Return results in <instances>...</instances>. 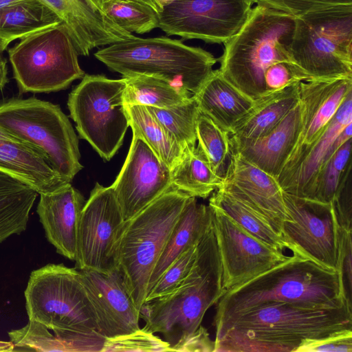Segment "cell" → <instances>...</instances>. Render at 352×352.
Masks as SVG:
<instances>
[{"mask_svg": "<svg viewBox=\"0 0 352 352\" xmlns=\"http://www.w3.org/2000/svg\"><path fill=\"white\" fill-rule=\"evenodd\" d=\"M217 189L263 216L283 237V224L288 215L277 179L233 151L227 175Z\"/></svg>", "mask_w": 352, "mask_h": 352, "instance_id": "cell-19", "label": "cell"}, {"mask_svg": "<svg viewBox=\"0 0 352 352\" xmlns=\"http://www.w3.org/2000/svg\"><path fill=\"white\" fill-rule=\"evenodd\" d=\"M61 23L41 0H21L0 7V38L10 43Z\"/></svg>", "mask_w": 352, "mask_h": 352, "instance_id": "cell-29", "label": "cell"}, {"mask_svg": "<svg viewBox=\"0 0 352 352\" xmlns=\"http://www.w3.org/2000/svg\"><path fill=\"white\" fill-rule=\"evenodd\" d=\"M198 243L183 252L164 272L148 292L145 302L170 294L183 281L195 260Z\"/></svg>", "mask_w": 352, "mask_h": 352, "instance_id": "cell-39", "label": "cell"}, {"mask_svg": "<svg viewBox=\"0 0 352 352\" xmlns=\"http://www.w3.org/2000/svg\"><path fill=\"white\" fill-rule=\"evenodd\" d=\"M351 138L344 142L322 167L314 182L310 199L326 204L333 201L351 166Z\"/></svg>", "mask_w": 352, "mask_h": 352, "instance_id": "cell-37", "label": "cell"}, {"mask_svg": "<svg viewBox=\"0 0 352 352\" xmlns=\"http://www.w3.org/2000/svg\"><path fill=\"white\" fill-rule=\"evenodd\" d=\"M145 107L183 151L196 146V126L200 111L193 96L182 104L168 109Z\"/></svg>", "mask_w": 352, "mask_h": 352, "instance_id": "cell-36", "label": "cell"}, {"mask_svg": "<svg viewBox=\"0 0 352 352\" xmlns=\"http://www.w3.org/2000/svg\"><path fill=\"white\" fill-rule=\"evenodd\" d=\"M209 204L221 209L245 230L265 243L283 250L290 245L276 231L263 216L254 209L221 189H217Z\"/></svg>", "mask_w": 352, "mask_h": 352, "instance_id": "cell-34", "label": "cell"}, {"mask_svg": "<svg viewBox=\"0 0 352 352\" xmlns=\"http://www.w3.org/2000/svg\"><path fill=\"white\" fill-rule=\"evenodd\" d=\"M190 197L172 188L124 222L116 269L138 309L145 302L151 273Z\"/></svg>", "mask_w": 352, "mask_h": 352, "instance_id": "cell-7", "label": "cell"}, {"mask_svg": "<svg viewBox=\"0 0 352 352\" xmlns=\"http://www.w3.org/2000/svg\"><path fill=\"white\" fill-rule=\"evenodd\" d=\"M211 208L226 290L286 261L290 256L255 237L219 208Z\"/></svg>", "mask_w": 352, "mask_h": 352, "instance_id": "cell-15", "label": "cell"}, {"mask_svg": "<svg viewBox=\"0 0 352 352\" xmlns=\"http://www.w3.org/2000/svg\"><path fill=\"white\" fill-rule=\"evenodd\" d=\"M14 346L10 341L0 340V352H12L14 351Z\"/></svg>", "mask_w": 352, "mask_h": 352, "instance_id": "cell-46", "label": "cell"}, {"mask_svg": "<svg viewBox=\"0 0 352 352\" xmlns=\"http://www.w3.org/2000/svg\"><path fill=\"white\" fill-rule=\"evenodd\" d=\"M125 87L123 78L85 74L68 97L69 116L79 137L106 161L120 148L129 126L124 103Z\"/></svg>", "mask_w": 352, "mask_h": 352, "instance_id": "cell-11", "label": "cell"}, {"mask_svg": "<svg viewBox=\"0 0 352 352\" xmlns=\"http://www.w3.org/2000/svg\"><path fill=\"white\" fill-rule=\"evenodd\" d=\"M331 203L339 226L346 230H352L351 166L344 175Z\"/></svg>", "mask_w": 352, "mask_h": 352, "instance_id": "cell-43", "label": "cell"}, {"mask_svg": "<svg viewBox=\"0 0 352 352\" xmlns=\"http://www.w3.org/2000/svg\"><path fill=\"white\" fill-rule=\"evenodd\" d=\"M39 195L36 212L47 241L57 253L74 261L84 197L71 183L56 192Z\"/></svg>", "mask_w": 352, "mask_h": 352, "instance_id": "cell-20", "label": "cell"}, {"mask_svg": "<svg viewBox=\"0 0 352 352\" xmlns=\"http://www.w3.org/2000/svg\"><path fill=\"white\" fill-rule=\"evenodd\" d=\"M24 294L29 320L53 331L65 352L98 349L104 336L98 332L78 270L47 264L31 272Z\"/></svg>", "mask_w": 352, "mask_h": 352, "instance_id": "cell-3", "label": "cell"}, {"mask_svg": "<svg viewBox=\"0 0 352 352\" xmlns=\"http://www.w3.org/2000/svg\"><path fill=\"white\" fill-rule=\"evenodd\" d=\"M0 139H4V140H17L12 135H11L10 133L5 131L3 129L0 128Z\"/></svg>", "mask_w": 352, "mask_h": 352, "instance_id": "cell-49", "label": "cell"}, {"mask_svg": "<svg viewBox=\"0 0 352 352\" xmlns=\"http://www.w3.org/2000/svg\"><path fill=\"white\" fill-rule=\"evenodd\" d=\"M124 1H133L135 2H138L144 5H146L151 8H153L154 10H155L157 12H160L159 9L155 4L154 0H124Z\"/></svg>", "mask_w": 352, "mask_h": 352, "instance_id": "cell-47", "label": "cell"}, {"mask_svg": "<svg viewBox=\"0 0 352 352\" xmlns=\"http://www.w3.org/2000/svg\"><path fill=\"white\" fill-rule=\"evenodd\" d=\"M283 194L288 218L282 236L292 253L337 271L340 226L332 203Z\"/></svg>", "mask_w": 352, "mask_h": 352, "instance_id": "cell-14", "label": "cell"}, {"mask_svg": "<svg viewBox=\"0 0 352 352\" xmlns=\"http://www.w3.org/2000/svg\"><path fill=\"white\" fill-rule=\"evenodd\" d=\"M352 329L348 303L316 308L289 302H265L234 321L214 340L215 352H292L306 340Z\"/></svg>", "mask_w": 352, "mask_h": 352, "instance_id": "cell-1", "label": "cell"}, {"mask_svg": "<svg viewBox=\"0 0 352 352\" xmlns=\"http://www.w3.org/2000/svg\"><path fill=\"white\" fill-rule=\"evenodd\" d=\"M95 57L123 77L150 76L195 94L217 59L209 52L167 36L133 38L98 50Z\"/></svg>", "mask_w": 352, "mask_h": 352, "instance_id": "cell-6", "label": "cell"}, {"mask_svg": "<svg viewBox=\"0 0 352 352\" xmlns=\"http://www.w3.org/2000/svg\"><path fill=\"white\" fill-rule=\"evenodd\" d=\"M19 1L21 0H0V7Z\"/></svg>", "mask_w": 352, "mask_h": 352, "instance_id": "cell-50", "label": "cell"}, {"mask_svg": "<svg viewBox=\"0 0 352 352\" xmlns=\"http://www.w3.org/2000/svg\"><path fill=\"white\" fill-rule=\"evenodd\" d=\"M9 44V42L0 38V91L8 82L7 59L3 53L7 50Z\"/></svg>", "mask_w": 352, "mask_h": 352, "instance_id": "cell-45", "label": "cell"}, {"mask_svg": "<svg viewBox=\"0 0 352 352\" xmlns=\"http://www.w3.org/2000/svg\"><path fill=\"white\" fill-rule=\"evenodd\" d=\"M37 195L30 186L0 170V243L26 230Z\"/></svg>", "mask_w": 352, "mask_h": 352, "instance_id": "cell-28", "label": "cell"}, {"mask_svg": "<svg viewBox=\"0 0 352 352\" xmlns=\"http://www.w3.org/2000/svg\"><path fill=\"white\" fill-rule=\"evenodd\" d=\"M174 0H154L160 12H161L164 7L170 4Z\"/></svg>", "mask_w": 352, "mask_h": 352, "instance_id": "cell-48", "label": "cell"}, {"mask_svg": "<svg viewBox=\"0 0 352 352\" xmlns=\"http://www.w3.org/2000/svg\"><path fill=\"white\" fill-rule=\"evenodd\" d=\"M0 128L41 150L52 168L69 182L83 168L77 135L58 104L35 97L2 100Z\"/></svg>", "mask_w": 352, "mask_h": 352, "instance_id": "cell-9", "label": "cell"}, {"mask_svg": "<svg viewBox=\"0 0 352 352\" xmlns=\"http://www.w3.org/2000/svg\"><path fill=\"white\" fill-rule=\"evenodd\" d=\"M352 230L340 227L338 270L344 296L348 304L352 306Z\"/></svg>", "mask_w": 352, "mask_h": 352, "instance_id": "cell-41", "label": "cell"}, {"mask_svg": "<svg viewBox=\"0 0 352 352\" xmlns=\"http://www.w3.org/2000/svg\"><path fill=\"white\" fill-rule=\"evenodd\" d=\"M296 352H352V329L305 340Z\"/></svg>", "mask_w": 352, "mask_h": 352, "instance_id": "cell-42", "label": "cell"}, {"mask_svg": "<svg viewBox=\"0 0 352 352\" xmlns=\"http://www.w3.org/2000/svg\"><path fill=\"white\" fill-rule=\"evenodd\" d=\"M132 131L139 135L172 170L184 151L144 106L124 104Z\"/></svg>", "mask_w": 352, "mask_h": 352, "instance_id": "cell-32", "label": "cell"}, {"mask_svg": "<svg viewBox=\"0 0 352 352\" xmlns=\"http://www.w3.org/2000/svg\"><path fill=\"white\" fill-rule=\"evenodd\" d=\"M172 351H214V341H212L207 330L199 328L188 339L171 347Z\"/></svg>", "mask_w": 352, "mask_h": 352, "instance_id": "cell-44", "label": "cell"}, {"mask_svg": "<svg viewBox=\"0 0 352 352\" xmlns=\"http://www.w3.org/2000/svg\"><path fill=\"white\" fill-rule=\"evenodd\" d=\"M295 24V17L256 4L238 32L223 43L222 76L253 100L268 94L269 70L280 62L293 63L289 49Z\"/></svg>", "mask_w": 352, "mask_h": 352, "instance_id": "cell-5", "label": "cell"}, {"mask_svg": "<svg viewBox=\"0 0 352 352\" xmlns=\"http://www.w3.org/2000/svg\"><path fill=\"white\" fill-rule=\"evenodd\" d=\"M226 290L211 221L197 244L195 260L183 281L170 294L145 302L140 309V318L145 322L142 329L162 334L171 348L199 328L206 311Z\"/></svg>", "mask_w": 352, "mask_h": 352, "instance_id": "cell-4", "label": "cell"}, {"mask_svg": "<svg viewBox=\"0 0 352 352\" xmlns=\"http://www.w3.org/2000/svg\"><path fill=\"white\" fill-rule=\"evenodd\" d=\"M289 52L308 80L352 76V5L295 18Z\"/></svg>", "mask_w": 352, "mask_h": 352, "instance_id": "cell-8", "label": "cell"}, {"mask_svg": "<svg viewBox=\"0 0 352 352\" xmlns=\"http://www.w3.org/2000/svg\"><path fill=\"white\" fill-rule=\"evenodd\" d=\"M66 25L79 55L88 56L95 47L131 38L134 35L94 12L85 0H41Z\"/></svg>", "mask_w": 352, "mask_h": 352, "instance_id": "cell-22", "label": "cell"}, {"mask_svg": "<svg viewBox=\"0 0 352 352\" xmlns=\"http://www.w3.org/2000/svg\"><path fill=\"white\" fill-rule=\"evenodd\" d=\"M211 221L210 206L190 197L151 273L147 294L169 266L199 242Z\"/></svg>", "mask_w": 352, "mask_h": 352, "instance_id": "cell-27", "label": "cell"}, {"mask_svg": "<svg viewBox=\"0 0 352 352\" xmlns=\"http://www.w3.org/2000/svg\"><path fill=\"white\" fill-rule=\"evenodd\" d=\"M90 8L108 22L136 34H144L157 28L159 12L133 1L85 0Z\"/></svg>", "mask_w": 352, "mask_h": 352, "instance_id": "cell-33", "label": "cell"}, {"mask_svg": "<svg viewBox=\"0 0 352 352\" xmlns=\"http://www.w3.org/2000/svg\"><path fill=\"white\" fill-rule=\"evenodd\" d=\"M123 78L126 82L124 104L168 109L182 104L192 96L188 90L154 76L140 75Z\"/></svg>", "mask_w": 352, "mask_h": 352, "instance_id": "cell-31", "label": "cell"}, {"mask_svg": "<svg viewBox=\"0 0 352 352\" xmlns=\"http://www.w3.org/2000/svg\"><path fill=\"white\" fill-rule=\"evenodd\" d=\"M193 97L200 112L230 133L254 104V100L228 81L219 69L212 71Z\"/></svg>", "mask_w": 352, "mask_h": 352, "instance_id": "cell-25", "label": "cell"}, {"mask_svg": "<svg viewBox=\"0 0 352 352\" xmlns=\"http://www.w3.org/2000/svg\"><path fill=\"white\" fill-rule=\"evenodd\" d=\"M299 82L254 100L250 109L232 129L230 140H254L272 129L299 102Z\"/></svg>", "mask_w": 352, "mask_h": 352, "instance_id": "cell-26", "label": "cell"}, {"mask_svg": "<svg viewBox=\"0 0 352 352\" xmlns=\"http://www.w3.org/2000/svg\"><path fill=\"white\" fill-rule=\"evenodd\" d=\"M0 170L38 195L56 192L71 183L52 168L41 150L19 140L0 139Z\"/></svg>", "mask_w": 352, "mask_h": 352, "instance_id": "cell-24", "label": "cell"}, {"mask_svg": "<svg viewBox=\"0 0 352 352\" xmlns=\"http://www.w3.org/2000/svg\"><path fill=\"white\" fill-rule=\"evenodd\" d=\"M124 219L110 186L96 183L82 208L78 229L75 268L107 273L116 269Z\"/></svg>", "mask_w": 352, "mask_h": 352, "instance_id": "cell-13", "label": "cell"}, {"mask_svg": "<svg viewBox=\"0 0 352 352\" xmlns=\"http://www.w3.org/2000/svg\"><path fill=\"white\" fill-rule=\"evenodd\" d=\"M222 182L197 146L185 150L171 170L173 188L195 197H208Z\"/></svg>", "mask_w": 352, "mask_h": 352, "instance_id": "cell-30", "label": "cell"}, {"mask_svg": "<svg viewBox=\"0 0 352 352\" xmlns=\"http://www.w3.org/2000/svg\"><path fill=\"white\" fill-rule=\"evenodd\" d=\"M162 352L172 351L170 344L155 333L139 329L114 338H106L102 352Z\"/></svg>", "mask_w": 352, "mask_h": 352, "instance_id": "cell-38", "label": "cell"}, {"mask_svg": "<svg viewBox=\"0 0 352 352\" xmlns=\"http://www.w3.org/2000/svg\"><path fill=\"white\" fill-rule=\"evenodd\" d=\"M254 0H174L159 12L168 36L223 43L241 29Z\"/></svg>", "mask_w": 352, "mask_h": 352, "instance_id": "cell-12", "label": "cell"}, {"mask_svg": "<svg viewBox=\"0 0 352 352\" xmlns=\"http://www.w3.org/2000/svg\"><path fill=\"white\" fill-rule=\"evenodd\" d=\"M79 271L95 313L98 332L102 336L114 338L140 329V309L134 304L117 269L107 273Z\"/></svg>", "mask_w": 352, "mask_h": 352, "instance_id": "cell-18", "label": "cell"}, {"mask_svg": "<svg viewBox=\"0 0 352 352\" xmlns=\"http://www.w3.org/2000/svg\"><path fill=\"white\" fill-rule=\"evenodd\" d=\"M352 136V91L324 132L302 159L283 191L310 199L316 178L333 153Z\"/></svg>", "mask_w": 352, "mask_h": 352, "instance_id": "cell-21", "label": "cell"}, {"mask_svg": "<svg viewBox=\"0 0 352 352\" xmlns=\"http://www.w3.org/2000/svg\"><path fill=\"white\" fill-rule=\"evenodd\" d=\"M270 301L320 309L348 303L338 271L292 254L286 261L226 290L217 302L214 318L215 338L247 311Z\"/></svg>", "mask_w": 352, "mask_h": 352, "instance_id": "cell-2", "label": "cell"}, {"mask_svg": "<svg viewBox=\"0 0 352 352\" xmlns=\"http://www.w3.org/2000/svg\"><path fill=\"white\" fill-rule=\"evenodd\" d=\"M302 123L299 102L265 135L254 140L232 141V151L278 179L298 138Z\"/></svg>", "mask_w": 352, "mask_h": 352, "instance_id": "cell-23", "label": "cell"}, {"mask_svg": "<svg viewBox=\"0 0 352 352\" xmlns=\"http://www.w3.org/2000/svg\"><path fill=\"white\" fill-rule=\"evenodd\" d=\"M78 55L63 23L26 36L8 50L20 94L66 89L85 74L80 67Z\"/></svg>", "mask_w": 352, "mask_h": 352, "instance_id": "cell-10", "label": "cell"}, {"mask_svg": "<svg viewBox=\"0 0 352 352\" xmlns=\"http://www.w3.org/2000/svg\"><path fill=\"white\" fill-rule=\"evenodd\" d=\"M111 187L126 221L173 188L171 170L133 132L126 158Z\"/></svg>", "mask_w": 352, "mask_h": 352, "instance_id": "cell-17", "label": "cell"}, {"mask_svg": "<svg viewBox=\"0 0 352 352\" xmlns=\"http://www.w3.org/2000/svg\"><path fill=\"white\" fill-rule=\"evenodd\" d=\"M197 147L213 172L222 180L230 165L233 151L230 133L200 112L196 126Z\"/></svg>", "mask_w": 352, "mask_h": 352, "instance_id": "cell-35", "label": "cell"}, {"mask_svg": "<svg viewBox=\"0 0 352 352\" xmlns=\"http://www.w3.org/2000/svg\"><path fill=\"white\" fill-rule=\"evenodd\" d=\"M298 87L302 105L301 129L295 146L278 177L281 188L352 91V76L303 80L298 83Z\"/></svg>", "mask_w": 352, "mask_h": 352, "instance_id": "cell-16", "label": "cell"}, {"mask_svg": "<svg viewBox=\"0 0 352 352\" xmlns=\"http://www.w3.org/2000/svg\"><path fill=\"white\" fill-rule=\"evenodd\" d=\"M254 3L282 11L296 18L317 10L352 5V0H254Z\"/></svg>", "mask_w": 352, "mask_h": 352, "instance_id": "cell-40", "label": "cell"}]
</instances>
